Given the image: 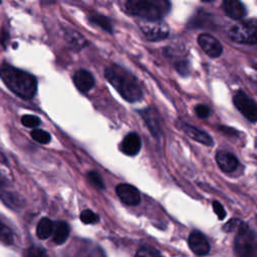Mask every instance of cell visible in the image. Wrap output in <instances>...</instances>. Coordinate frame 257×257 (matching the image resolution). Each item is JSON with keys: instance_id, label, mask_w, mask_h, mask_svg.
<instances>
[{"instance_id": "1", "label": "cell", "mask_w": 257, "mask_h": 257, "mask_svg": "<svg viewBox=\"0 0 257 257\" xmlns=\"http://www.w3.org/2000/svg\"><path fill=\"white\" fill-rule=\"evenodd\" d=\"M104 77L128 102H137L143 98V90L138 78L118 64H112L104 69Z\"/></svg>"}, {"instance_id": "2", "label": "cell", "mask_w": 257, "mask_h": 257, "mask_svg": "<svg viewBox=\"0 0 257 257\" xmlns=\"http://www.w3.org/2000/svg\"><path fill=\"white\" fill-rule=\"evenodd\" d=\"M0 78L17 96L31 99L37 91V79L34 75L7 63L0 65Z\"/></svg>"}, {"instance_id": "3", "label": "cell", "mask_w": 257, "mask_h": 257, "mask_svg": "<svg viewBox=\"0 0 257 257\" xmlns=\"http://www.w3.org/2000/svg\"><path fill=\"white\" fill-rule=\"evenodd\" d=\"M124 10L142 20L157 21L171 10V3L167 0H130L124 4Z\"/></svg>"}, {"instance_id": "4", "label": "cell", "mask_w": 257, "mask_h": 257, "mask_svg": "<svg viewBox=\"0 0 257 257\" xmlns=\"http://www.w3.org/2000/svg\"><path fill=\"white\" fill-rule=\"evenodd\" d=\"M230 39L240 44H257V19H246L232 26L228 32Z\"/></svg>"}, {"instance_id": "5", "label": "cell", "mask_w": 257, "mask_h": 257, "mask_svg": "<svg viewBox=\"0 0 257 257\" xmlns=\"http://www.w3.org/2000/svg\"><path fill=\"white\" fill-rule=\"evenodd\" d=\"M234 251L238 257H257V233L250 228L238 233L234 241Z\"/></svg>"}, {"instance_id": "6", "label": "cell", "mask_w": 257, "mask_h": 257, "mask_svg": "<svg viewBox=\"0 0 257 257\" xmlns=\"http://www.w3.org/2000/svg\"><path fill=\"white\" fill-rule=\"evenodd\" d=\"M139 26L146 36V38L150 41H160L169 36L170 28L166 22L163 20L157 21H148L141 20L139 22Z\"/></svg>"}, {"instance_id": "7", "label": "cell", "mask_w": 257, "mask_h": 257, "mask_svg": "<svg viewBox=\"0 0 257 257\" xmlns=\"http://www.w3.org/2000/svg\"><path fill=\"white\" fill-rule=\"evenodd\" d=\"M236 108L250 121H257V103L244 91H238L233 96Z\"/></svg>"}, {"instance_id": "8", "label": "cell", "mask_w": 257, "mask_h": 257, "mask_svg": "<svg viewBox=\"0 0 257 257\" xmlns=\"http://www.w3.org/2000/svg\"><path fill=\"white\" fill-rule=\"evenodd\" d=\"M0 199L12 210H20L25 204V200L13 190L12 186L5 178H0Z\"/></svg>"}, {"instance_id": "9", "label": "cell", "mask_w": 257, "mask_h": 257, "mask_svg": "<svg viewBox=\"0 0 257 257\" xmlns=\"http://www.w3.org/2000/svg\"><path fill=\"white\" fill-rule=\"evenodd\" d=\"M116 196L119 200L128 206H137L141 203V195L139 190L130 184H119L115 188Z\"/></svg>"}, {"instance_id": "10", "label": "cell", "mask_w": 257, "mask_h": 257, "mask_svg": "<svg viewBox=\"0 0 257 257\" xmlns=\"http://www.w3.org/2000/svg\"><path fill=\"white\" fill-rule=\"evenodd\" d=\"M198 44L210 57H219L223 52L221 42L208 33H202L198 36Z\"/></svg>"}, {"instance_id": "11", "label": "cell", "mask_w": 257, "mask_h": 257, "mask_svg": "<svg viewBox=\"0 0 257 257\" xmlns=\"http://www.w3.org/2000/svg\"><path fill=\"white\" fill-rule=\"evenodd\" d=\"M190 249L198 256H205L210 252V244L203 233L200 231H192L188 238Z\"/></svg>"}, {"instance_id": "12", "label": "cell", "mask_w": 257, "mask_h": 257, "mask_svg": "<svg viewBox=\"0 0 257 257\" xmlns=\"http://www.w3.org/2000/svg\"><path fill=\"white\" fill-rule=\"evenodd\" d=\"M72 80L76 88L81 92H88L94 86L93 75L85 69H77L72 76Z\"/></svg>"}, {"instance_id": "13", "label": "cell", "mask_w": 257, "mask_h": 257, "mask_svg": "<svg viewBox=\"0 0 257 257\" xmlns=\"http://www.w3.org/2000/svg\"><path fill=\"white\" fill-rule=\"evenodd\" d=\"M216 162L219 168L225 173L233 172L239 165L238 159L230 152L219 151L216 154Z\"/></svg>"}, {"instance_id": "14", "label": "cell", "mask_w": 257, "mask_h": 257, "mask_svg": "<svg viewBox=\"0 0 257 257\" xmlns=\"http://www.w3.org/2000/svg\"><path fill=\"white\" fill-rule=\"evenodd\" d=\"M141 140L138 134L130 133L127 134L120 143V151L126 156H136L141 150Z\"/></svg>"}, {"instance_id": "15", "label": "cell", "mask_w": 257, "mask_h": 257, "mask_svg": "<svg viewBox=\"0 0 257 257\" xmlns=\"http://www.w3.org/2000/svg\"><path fill=\"white\" fill-rule=\"evenodd\" d=\"M223 9L225 13L234 20H241L247 14L245 5L238 0H226L223 2Z\"/></svg>"}, {"instance_id": "16", "label": "cell", "mask_w": 257, "mask_h": 257, "mask_svg": "<svg viewBox=\"0 0 257 257\" xmlns=\"http://www.w3.org/2000/svg\"><path fill=\"white\" fill-rule=\"evenodd\" d=\"M140 114L145 120L151 134L156 138L159 137L161 134V126H160L158 114L155 111V109H153L152 107H146L140 110Z\"/></svg>"}, {"instance_id": "17", "label": "cell", "mask_w": 257, "mask_h": 257, "mask_svg": "<svg viewBox=\"0 0 257 257\" xmlns=\"http://www.w3.org/2000/svg\"><path fill=\"white\" fill-rule=\"evenodd\" d=\"M182 128L183 131L186 133V135L191 138L192 140L201 143L205 146H212L213 145V139L211 138V136H209L207 133H205L202 130L197 128L194 125H191L189 123L183 122L182 123Z\"/></svg>"}, {"instance_id": "18", "label": "cell", "mask_w": 257, "mask_h": 257, "mask_svg": "<svg viewBox=\"0 0 257 257\" xmlns=\"http://www.w3.org/2000/svg\"><path fill=\"white\" fill-rule=\"evenodd\" d=\"M64 39L70 49L74 51H79L84 48L87 44V40L78 31L66 28L64 31Z\"/></svg>"}, {"instance_id": "19", "label": "cell", "mask_w": 257, "mask_h": 257, "mask_svg": "<svg viewBox=\"0 0 257 257\" xmlns=\"http://www.w3.org/2000/svg\"><path fill=\"white\" fill-rule=\"evenodd\" d=\"M69 225L64 221H57L54 223L53 230V242L56 244H63L69 236Z\"/></svg>"}, {"instance_id": "20", "label": "cell", "mask_w": 257, "mask_h": 257, "mask_svg": "<svg viewBox=\"0 0 257 257\" xmlns=\"http://www.w3.org/2000/svg\"><path fill=\"white\" fill-rule=\"evenodd\" d=\"M87 19L91 24L100 27L104 31H106L108 33L112 32V23H111L110 19L107 18L106 16H104L100 13H97V12H91L87 15Z\"/></svg>"}, {"instance_id": "21", "label": "cell", "mask_w": 257, "mask_h": 257, "mask_svg": "<svg viewBox=\"0 0 257 257\" xmlns=\"http://www.w3.org/2000/svg\"><path fill=\"white\" fill-rule=\"evenodd\" d=\"M54 223L49 218H42L36 227V235L39 239L44 240L53 234Z\"/></svg>"}, {"instance_id": "22", "label": "cell", "mask_w": 257, "mask_h": 257, "mask_svg": "<svg viewBox=\"0 0 257 257\" xmlns=\"http://www.w3.org/2000/svg\"><path fill=\"white\" fill-rule=\"evenodd\" d=\"M223 228H224V230L227 231V232L236 231L237 234H238V233H241V232L247 230L249 227H248V225H247L245 222H243V221H241V220H239V219H231V220H229V221L224 225Z\"/></svg>"}, {"instance_id": "23", "label": "cell", "mask_w": 257, "mask_h": 257, "mask_svg": "<svg viewBox=\"0 0 257 257\" xmlns=\"http://www.w3.org/2000/svg\"><path fill=\"white\" fill-rule=\"evenodd\" d=\"M32 139L39 143V144H48L50 143L51 141V136L49 133H47L46 131H43V130H40V128H34L31 133H30Z\"/></svg>"}, {"instance_id": "24", "label": "cell", "mask_w": 257, "mask_h": 257, "mask_svg": "<svg viewBox=\"0 0 257 257\" xmlns=\"http://www.w3.org/2000/svg\"><path fill=\"white\" fill-rule=\"evenodd\" d=\"M0 241L7 244V245L13 244V233H12V231L1 220H0Z\"/></svg>"}, {"instance_id": "25", "label": "cell", "mask_w": 257, "mask_h": 257, "mask_svg": "<svg viewBox=\"0 0 257 257\" xmlns=\"http://www.w3.org/2000/svg\"><path fill=\"white\" fill-rule=\"evenodd\" d=\"M86 178L88 180V182L93 186L95 187L96 189L98 190H103L104 189V183H103V180L101 178V176L95 172V171H89L87 174H86Z\"/></svg>"}, {"instance_id": "26", "label": "cell", "mask_w": 257, "mask_h": 257, "mask_svg": "<svg viewBox=\"0 0 257 257\" xmlns=\"http://www.w3.org/2000/svg\"><path fill=\"white\" fill-rule=\"evenodd\" d=\"M80 221L84 224H96L99 221V217L91 210H84L80 213Z\"/></svg>"}, {"instance_id": "27", "label": "cell", "mask_w": 257, "mask_h": 257, "mask_svg": "<svg viewBox=\"0 0 257 257\" xmlns=\"http://www.w3.org/2000/svg\"><path fill=\"white\" fill-rule=\"evenodd\" d=\"M136 257H163L161 253L153 247L144 246L141 247L136 253Z\"/></svg>"}, {"instance_id": "28", "label": "cell", "mask_w": 257, "mask_h": 257, "mask_svg": "<svg viewBox=\"0 0 257 257\" xmlns=\"http://www.w3.org/2000/svg\"><path fill=\"white\" fill-rule=\"evenodd\" d=\"M21 122L24 126L33 128V127H37L40 124V119L36 115L25 114L21 117Z\"/></svg>"}, {"instance_id": "29", "label": "cell", "mask_w": 257, "mask_h": 257, "mask_svg": "<svg viewBox=\"0 0 257 257\" xmlns=\"http://www.w3.org/2000/svg\"><path fill=\"white\" fill-rule=\"evenodd\" d=\"M24 257H49V255L43 248L32 246L26 250Z\"/></svg>"}, {"instance_id": "30", "label": "cell", "mask_w": 257, "mask_h": 257, "mask_svg": "<svg viewBox=\"0 0 257 257\" xmlns=\"http://www.w3.org/2000/svg\"><path fill=\"white\" fill-rule=\"evenodd\" d=\"M175 67L178 70V72L183 76H187L190 74V65L187 60L177 61L175 64Z\"/></svg>"}, {"instance_id": "31", "label": "cell", "mask_w": 257, "mask_h": 257, "mask_svg": "<svg viewBox=\"0 0 257 257\" xmlns=\"http://www.w3.org/2000/svg\"><path fill=\"white\" fill-rule=\"evenodd\" d=\"M195 112L200 118H207L210 115L211 109L208 105L206 104H198L195 106Z\"/></svg>"}, {"instance_id": "32", "label": "cell", "mask_w": 257, "mask_h": 257, "mask_svg": "<svg viewBox=\"0 0 257 257\" xmlns=\"http://www.w3.org/2000/svg\"><path fill=\"white\" fill-rule=\"evenodd\" d=\"M212 206H213V210H214L215 214L218 216V218L220 220H223L225 218V216H226V211L223 208V206L218 201H214Z\"/></svg>"}]
</instances>
